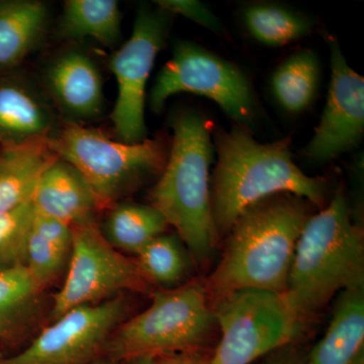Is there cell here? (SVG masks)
<instances>
[{"mask_svg":"<svg viewBox=\"0 0 364 364\" xmlns=\"http://www.w3.org/2000/svg\"><path fill=\"white\" fill-rule=\"evenodd\" d=\"M353 364H364V353L360 354V356L354 361Z\"/></svg>","mask_w":364,"mask_h":364,"instance_id":"obj_33","label":"cell"},{"mask_svg":"<svg viewBox=\"0 0 364 364\" xmlns=\"http://www.w3.org/2000/svg\"><path fill=\"white\" fill-rule=\"evenodd\" d=\"M178 93L213 100L237 124L247 128L255 117V100L245 73L191 41H178L174 45L171 58L158 73L151 90V109L159 114L167 100Z\"/></svg>","mask_w":364,"mask_h":364,"instance_id":"obj_8","label":"cell"},{"mask_svg":"<svg viewBox=\"0 0 364 364\" xmlns=\"http://www.w3.org/2000/svg\"><path fill=\"white\" fill-rule=\"evenodd\" d=\"M69 253L31 230L26 245V267L43 289L49 286L63 270Z\"/></svg>","mask_w":364,"mask_h":364,"instance_id":"obj_26","label":"cell"},{"mask_svg":"<svg viewBox=\"0 0 364 364\" xmlns=\"http://www.w3.org/2000/svg\"><path fill=\"white\" fill-rule=\"evenodd\" d=\"M170 127L171 148L161 176L151 191V205L176 229L196 262L205 263L219 240L210 205L215 146L210 123L196 109H184L171 117Z\"/></svg>","mask_w":364,"mask_h":364,"instance_id":"obj_3","label":"cell"},{"mask_svg":"<svg viewBox=\"0 0 364 364\" xmlns=\"http://www.w3.org/2000/svg\"><path fill=\"white\" fill-rule=\"evenodd\" d=\"M167 227L159 210L151 205L117 203L100 230L117 251L136 255L151 241L164 234Z\"/></svg>","mask_w":364,"mask_h":364,"instance_id":"obj_20","label":"cell"},{"mask_svg":"<svg viewBox=\"0 0 364 364\" xmlns=\"http://www.w3.org/2000/svg\"><path fill=\"white\" fill-rule=\"evenodd\" d=\"M217 164L210 178V205L218 238L229 234L246 208L279 193L312 205L325 203L326 181L304 173L294 162L289 139L260 143L241 124L215 136Z\"/></svg>","mask_w":364,"mask_h":364,"instance_id":"obj_1","label":"cell"},{"mask_svg":"<svg viewBox=\"0 0 364 364\" xmlns=\"http://www.w3.org/2000/svg\"><path fill=\"white\" fill-rule=\"evenodd\" d=\"M128 301L122 294L75 306L53 320L9 364H91L104 355L112 333L126 321Z\"/></svg>","mask_w":364,"mask_h":364,"instance_id":"obj_11","label":"cell"},{"mask_svg":"<svg viewBox=\"0 0 364 364\" xmlns=\"http://www.w3.org/2000/svg\"><path fill=\"white\" fill-rule=\"evenodd\" d=\"M358 287H364L363 230L338 193L301 230L282 294L308 323L336 294Z\"/></svg>","mask_w":364,"mask_h":364,"instance_id":"obj_4","label":"cell"},{"mask_svg":"<svg viewBox=\"0 0 364 364\" xmlns=\"http://www.w3.org/2000/svg\"><path fill=\"white\" fill-rule=\"evenodd\" d=\"M32 230L46 240L51 242L53 245L70 254L72 229L65 223L35 212Z\"/></svg>","mask_w":364,"mask_h":364,"instance_id":"obj_28","label":"cell"},{"mask_svg":"<svg viewBox=\"0 0 364 364\" xmlns=\"http://www.w3.org/2000/svg\"><path fill=\"white\" fill-rule=\"evenodd\" d=\"M0 364H9V361H7V358L0 355Z\"/></svg>","mask_w":364,"mask_h":364,"instance_id":"obj_34","label":"cell"},{"mask_svg":"<svg viewBox=\"0 0 364 364\" xmlns=\"http://www.w3.org/2000/svg\"><path fill=\"white\" fill-rule=\"evenodd\" d=\"M91 364H119V363H117L116 360L109 358L107 355L100 356V358H97V360L93 361Z\"/></svg>","mask_w":364,"mask_h":364,"instance_id":"obj_32","label":"cell"},{"mask_svg":"<svg viewBox=\"0 0 364 364\" xmlns=\"http://www.w3.org/2000/svg\"><path fill=\"white\" fill-rule=\"evenodd\" d=\"M66 39L93 38L112 46L121 38V11L114 0H68L64 4L59 26Z\"/></svg>","mask_w":364,"mask_h":364,"instance_id":"obj_21","label":"cell"},{"mask_svg":"<svg viewBox=\"0 0 364 364\" xmlns=\"http://www.w3.org/2000/svg\"><path fill=\"white\" fill-rule=\"evenodd\" d=\"M46 80L53 97L69 116L90 119L104 107L102 77L85 54L68 52L48 68Z\"/></svg>","mask_w":364,"mask_h":364,"instance_id":"obj_14","label":"cell"},{"mask_svg":"<svg viewBox=\"0 0 364 364\" xmlns=\"http://www.w3.org/2000/svg\"><path fill=\"white\" fill-rule=\"evenodd\" d=\"M32 202L37 214L74 226L95 219L98 203L85 177L57 157L41 176Z\"/></svg>","mask_w":364,"mask_h":364,"instance_id":"obj_13","label":"cell"},{"mask_svg":"<svg viewBox=\"0 0 364 364\" xmlns=\"http://www.w3.org/2000/svg\"><path fill=\"white\" fill-rule=\"evenodd\" d=\"M33 217L32 200L0 214V269L25 264Z\"/></svg>","mask_w":364,"mask_h":364,"instance_id":"obj_25","label":"cell"},{"mask_svg":"<svg viewBox=\"0 0 364 364\" xmlns=\"http://www.w3.org/2000/svg\"><path fill=\"white\" fill-rule=\"evenodd\" d=\"M191 353L168 354L154 358V364H207Z\"/></svg>","mask_w":364,"mask_h":364,"instance_id":"obj_30","label":"cell"},{"mask_svg":"<svg viewBox=\"0 0 364 364\" xmlns=\"http://www.w3.org/2000/svg\"><path fill=\"white\" fill-rule=\"evenodd\" d=\"M168 14L141 6L130 39L114 55L109 67L116 77L117 97L111 121L117 139L140 143L147 139L146 87L155 60L166 40Z\"/></svg>","mask_w":364,"mask_h":364,"instance_id":"obj_10","label":"cell"},{"mask_svg":"<svg viewBox=\"0 0 364 364\" xmlns=\"http://www.w3.org/2000/svg\"><path fill=\"white\" fill-rule=\"evenodd\" d=\"M306 356V350L294 343L273 352L263 364H305Z\"/></svg>","mask_w":364,"mask_h":364,"instance_id":"obj_29","label":"cell"},{"mask_svg":"<svg viewBox=\"0 0 364 364\" xmlns=\"http://www.w3.org/2000/svg\"><path fill=\"white\" fill-rule=\"evenodd\" d=\"M364 287L338 294L331 322L305 364H353L364 353Z\"/></svg>","mask_w":364,"mask_h":364,"instance_id":"obj_16","label":"cell"},{"mask_svg":"<svg viewBox=\"0 0 364 364\" xmlns=\"http://www.w3.org/2000/svg\"><path fill=\"white\" fill-rule=\"evenodd\" d=\"M320 74V61L315 52H296L273 72V95L287 112L298 114L306 111L317 95Z\"/></svg>","mask_w":364,"mask_h":364,"instance_id":"obj_22","label":"cell"},{"mask_svg":"<svg viewBox=\"0 0 364 364\" xmlns=\"http://www.w3.org/2000/svg\"><path fill=\"white\" fill-rule=\"evenodd\" d=\"M215 326L203 284L162 289L152 294V303L145 311L117 328L104 355L122 363L142 356L191 353L207 341Z\"/></svg>","mask_w":364,"mask_h":364,"instance_id":"obj_5","label":"cell"},{"mask_svg":"<svg viewBox=\"0 0 364 364\" xmlns=\"http://www.w3.org/2000/svg\"><path fill=\"white\" fill-rule=\"evenodd\" d=\"M44 289L26 264L0 269V343L18 341L33 324Z\"/></svg>","mask_w":364,"mask_h":364,"instance_id":"obj_18","label":"cell"},{"mask_svg":"<svg viewBox=\"0 0 364 364\" xmlns=\"http://www.w3.org/2000/svg\"><path fill=\"white\" fill-rule=\"evenodd\" d=\"M156 6L167 14H181L212 32L224 31L221 21L205 4L196 0H157Z\"/></svg>","mask_w":364,"mask_h":364,"instance_id":"obj_27","label":"cell"},{"mask_svg":"<svg viewBox=\"0 0 364 364\" xmlns=\"http://www.w3.org/2000/svg\"><path fill=\"white\" fill-rule=\"evenodd\" d=\"M56 158L48 138L0 146V214L32 200L41 176Z\"/></svg>","mask_w":364,"mask_h":364,"instance_id":"obj_17","label":"cell"},{"mask_svg":"<svg viewBox=\"0 0 364 364\" xmlns=\"http://www.w3.org/2000/svg\"><path fill=\"white\" fill-rule=\"evenodd\" d=\"M48 143L57 157L85 177L100 208H112L142 182L161 173L168 157L160 139L124 143L75 123L51 134Z\"/></svg>","mask_w":364,"mask_h":364,"instance_id":"obj_6","label":"cell"},{"mask_svg":"<svg viewBox=\"0 0 364 364\" xmlns=\"http://www.w3.org/2000/svg\"><path fill=\"white\" fill-rule=\"evenodd\" d=\"M177 235L162 234L138 254L135 262L147 282L171 287L181 284L189 270V255Z\"/></svg>","mask_w":364,"mask_h":364,"instance_id":"obj_24","label":"cell"},{"mask_svg":"<svg viewBox=\"0 0 364 364\" xmlns=\"http://www.w3.org/2000/svg\"><path fill=\"white\" fill-rule=\"evenodd\" d=\"M119 364H154V358L153 356H142V358H136L128 359V360L122 361Z\"/></svg>","mask_w":364,"mask_h":364,"instance_id":"obj_31","label":"cell"},{"mask_svg":"<svg viewBox=\"0 0 364 364\" xmlns=\"http://www.w3.org/2000/svg\"><path fill=\"white\" fill-rule=\"evenodd\" d=\"M48 9L37 0H0V66L18 65L39 44Z\"/></svg>","mask_w":364,"mask_h":364,"instance_id":"obj_19","label":"cell"},{"mask_svg":"<svg viewBox=\"0 0 364 364\" xmlns=\"http://www.w3.org/2000/svg\"><path fill=\"white\" fill-rule=\"evenodd\" d=\"M54 117L39 95L16 78H0V146L49 138Z\"/></svg>","mask_w":364,"mask_h":364,"instance_id":"obj_15","label":"cell"},{"mask_svg":"<svg viewBox=\"0 0 364 364\" xmlns=\"http://www.w3.org/2000/svg\"><path fill=\"white\" fill-rule=\"evenodd\" d=\"M331 81L324 111L312 140L303 150L315 162H327L358 147L364 134V78L349 66L338 41L327 36Z\"/></svg>","mask_w":364,"mask_h":364,"instance_id":"obj_12","label":"cell"},{"mask_svg":"<svg viewBox=\"0 0 364 364\" xmlns=\"http://www.w3.org/2000/svg\"><path fill=\"white\" fill-rule=\"evenodd\" d=\"M311 205L298 196L279 193L246 208L227 235L222 259L205 282L207 293L215 299L246 289L284 294Z\"/></svg>","mask_w":364,"mask_h":364,"instance_id":"obj_2","label":"cell"},{"mask_svg":"<svg viewBox=\"0 0 364 364\" xmlns=\"http://www.w3.org/2000/svg\"><path fill=\"white\" fill-rule=\"evenodd\" d=\"M71 229L68 272L53 298L52 321L75 306L102 303L122 291L147 287L135 259L112 247L95 219L79 223Z\"/></svg>","mask_w":364,"mask_h":364,"instance_id":"obj_9","label":"cell"},{"mask_svg":"<svg viewBox=\"0 0 364 364\" xmlns=\"http://www.w3.org/2000/svg\"><path fill=\"white\" fill-rule=\"evenodd\" d=\"M213 312L221 338L207 364H251L296 343L306 325L284 294L260 289L224 294L215 299Z\"/></svg>","mask_w":364,"mask_h":364,"instance_id":"obj_7","label":"cell"},{"mask_svg":"<svg viewBox=\"0 0 364 364\" xmlns=\"http://www.w3.org/2000/svg\"><path fill=\"white\" fill-rule=\"evenodd\" d=\"M243 18L254 39L269 47L291 44L312 30V21L306 16L277 4H253L245 9Z\"/></svg>","mask_w":364,"mask_h":364,"instance_id":"obj_23","label":"cell"}]
</instances>
